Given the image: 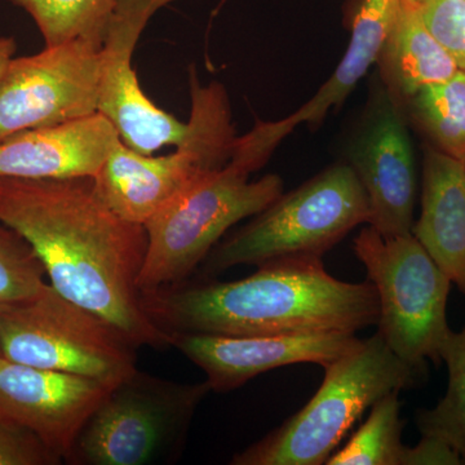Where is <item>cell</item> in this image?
I'll return each instance as SVG.
<instances>
[{
	"mask_svg": "<svg viewBox=\"0 0 465 465\" xmlns=\"http://www.w3.org/2000/svg\"><path fill=\"white\" fill-rule=\"evenodd\" d=\"M375 85L344 162L365 189L367 224L385 237L411 234L418 174L410 125L381 84Z\"/></svg>",
	"mask_w": 465,
	"mask_h": 465,
	"instance_id": "cell-12",
	"label": "cell"
},
{
	"mask_svg": "<svg viewBox=\"0 0 465 465\" xmlns=\"http://www.w3.org/2000/svg\"><path fill=\"white\" fill-rule=\"evenodd\" d=\"M113 387L0 357V418L32 432L65 463L82 428Z\"/></svg>",
	"mask_w": 465,
	"mask_h": 465,
	"instance_id": "cell-13",
	"label": "cell"
},
{
	"mask_svg": "<svg viewBox=\"0 0 465 465\" xmlns=\"http://www.w3.org/2000/svg\"><path fill=\"white\" fill-rule=\"evenodd\" d=\"M0 357H3V356H2V351H0Z\"/></svg>",
	"mask_w": 465,
	"mask_h": 465,
	"instance_id": "cell-28",
	"label": "cell"
},
{
	"mask_svg": "<svg viewBox=\"0 0 465 465\" xmlns=\"http://www.w3.org/2000/svg\"><path fill=\"white\" fill-rule=\"evenodd\" d=\"M176 0H116L100 48L99 113L121 142L152 155L182 142L188 124L146 96L133 65L134 50L150 18Z\"/></svg>",
	"mask_w": 465,
	"mask_h": 465,
	"instance_id": "cell-11",
	"label": "cell"
},
{
	"mask_svg": "<svg viewBox=\"0 0 465 465\" xmlns=\"http://www.w3.org/2000/svg\"><path fill=\"white\" fill-rule=\"evenodd\" d=\"M100 48L75 41L15 56L0 78V143L99 113Z\"/></svg>",
	"mask_w": 465,
	"mask_h": 465,
	"instance_id": "cell-10",
	"label": "cell"
},
{
	"mask_svg": "<svg viewBox=\"0 0 465 465\" xmlns=\"http://www.w3.org/2000/svg\"><path fill=\"white\" fill-rule=\"evenodd\" d=\"M24 9L45 47L81 41L101 48L116 0H8Z\"/></svg>",
	"mask_w": 465,
	"mask_h": 465,
	"instance_id": "cell-20",
	"label": "cell"
},
{
	"mask_svg": "<svg viewBox=\"0 0 465 465\" xmlns=\"http://www.w3.org/2000/svg\"><path fill=\"white\" fill-rule=\"evenodd\" d=\"M0 222L23 235L61 295L115 324L137 347H171L153 322L137 281L148 237L143 225L116 215L94 177L0 176Z\"/></svg>",
	"mask_w": 465,
	"mask_h": 465,
	"instance_id": "cell-1",
	"label": "cell"
},
{
	"mask_svg": "<svg viewBox=\"0 0 465 465\" xmlns=\"http://www.w3.org/2000/svg\"><path fill=\"white\" fill-rule=\"evenodd\" d=\"M442 362L448 366V390L433 409L418 411L416 424L421 436L448 443L465 464V326L450 336Z\"/></svg>",
	"mask_w": 465,
	"mask_h": 465,
	"instance_id": "cell-22",
	"label": "cell"
},
{
	"mask_svg": "<svg viewBox=\"0 0 465 465\" xmlns=\"http://www.w3.org/2000/svg\"><path fill=\"white\" fill-rule=\"evenodd\" d=\"M425 145L465 162V73L416 92L403 108Z\"/></svg>",
	"mask_w": 465,
	"mask_h": 465,
	"instance_id": "cell-19",
	"label": "cell"
},
{
	"mask_svg": "<svg viewBox=\"0 0 465 465\" xmlns=\"http://www.w3.org/2000/svg\"><path fill=\"white\" fill-rule=\"evenodd\" d=\"M265 164L238 136L224 167L193 183L150 217L143 225L148 244L137 281L140 292L189 281L232 226L258 215L282 194L278 174L251 180Z\"/></svg>",
	"mask_w": 465,
	"mask_h": 465,
	"instance_id": "cell-3",
	"label": "cell"
},
{
	"mask_svg": "<svg viewBox=\"0 0 465 465\" xmlns=\"http://www.w3.org/2000/svg\"><path fill=\"white\" fill-rule=\"evenodd\" d=\"M400 2L363 0L354 17L347 51L332 75L302 108L286 118L271 122V128L278 140L283 142L300 124L318 127L330 110L344 103L358 82L369 72L370 66L376 63Z\"/></svg>",
	"mask_w": 465,
	"mask_h": 465,
	"instance_id": "cell-18",
	"label": "cell"
},
{
	"mask_svg": "<svg viewBox=\"0 0 465 465\" xmlns=\"http://www.w3.org/2000/svg\"><path fill=\"white\" fill-rule=\"evenodd\" d=\"M365 189L344 161L324 168L225 235L202 262L203 278L240 265L283 259H323L336 244L369 223Z\"/></svg>",
	"mask_w": 465,
	"mask_h": 465,
	"instance_id": "cell-5",
	"label": "cell"
},
{
	"mask_svg": "<svg viewBox=\"0 0 465 465\" xmlns=\"http://www.w3.org/2000/svg\"><path fill=\"white\" fill-rule=\"evenodd\" d=\"M420 202L411 234L465 295V162L425 145Z\"/></svg>",
	"mask_w": 465,
	"mask_h": 465,
	"instance_id": "cell-16",
	"label": "cell"
},
{
	"mask_svg": "<svg viewBox=\"0 0 465 465\" xmlns=\"http://www.w3.org/2000/svg\"><path fill=\"white\" fill-rule=\"evenodd\" d=\"M137 348L115 324L50 282L32 299L0 305V351L14 362L115 385L137 369Z\"/></svg>",
	"mask_w": 465,
	"mask_h": 465,
	"instance_id": "cell-9",
	"label": "cell"
},
{
	"mask_svg": "<svg viewBox=\"0 0 465 465\" xmlns=\"http://www.w3.org/2000/svg\"><path fill=\"white\" fill-rule=\"evenodd\" d=\"M17 43L12 36H0V78L5 74L9 61L15 57Z\"/></svg>",
	"mask_w": 465,
	"mask_h": 465,
	"instance_id": "cell-27",
	"label": "cell"
},
{
	"mask_svg": "<svg viewBox=\"0 0 465 465\" xmlns=\"http://www.w3.org/2000/svg\"><path fill=\"white\" fill-rule=\"evenodd\" d=\"M375 64L382 88L402 112L416 92L459 70L406 0L400 2Z\"/></svg>",
	"mask_w": 465,
	"mask_h": 465,
	"instance_id": "cell-17",
	"label": "cell"
},
{
	"mask_svg": "<svg viewBox=\"0 0 465 465\" xmlns=\"http://www.w3.org/2000/svg\"><path fill=\"white\" fill-rule=\"evenodd\" d=\"M171 347L206 374L211 391L240 390L256 376L298 363L324 367L361 344L356 333L223 336L170 333Z\"/></svg>",
	"mask_w": 465,
	"mask_h": 465,
	"instance_id": "cell-14",
	"label": "cell"
},
{
	"mask_svg": "<svg viewBox=\"0 0 465 465\" xmlns=\"http://www.w3.org/2000/svg\"><path fill=\"white\" fill-rule=\"evenodd\" d=\"M206 381L179 382L134 370L106 394L82 428L65 463L153 465L182 455Z\"/></svg>",
	"mask_w": 465,
	"mask_h": 465,
	"instance_id": "cell-7",
	"label": "cell"
},
{
	"mask_svg": "<svg viewBox=\"0 0 465 465\" xmlns=\"http://www.w3.org/2000/svg\"><path fill=\"white\" fill-rule=\"evenodd\" d=\"M465 73V0H406Z\"/></svg>",
	"mask_w": 465,
	"mask_h": 465,
	"instance_id": "cell-24",
	"label": "cell"
},
{
	"mask_svg": "<svg viewBox=\"0 0 465 465\" xmlns=\"http://www.w3.org/2000/svg\"><path fill=\"white\" fill-rule=\"evenodd\" d=\"M403 427L400 391H391L376 401L365 423L326 464L402 465L407 448L402 442Z\"/></svg>",
	"mask_w": 465,
	"mask_h": 465,
	"instance_id": "cell-21",
	"label": "cell"
},
{
	"mask_svg": "<svg viewBox=\"0 0 465 465\" xmlns=\"http://www.w3.org/2000/svg\"><path fill=\"white\" fill-rule=\"evenodd\" d=\"M63 463L38 437L0 418V465H57Z\"/></svg>",
	"mask_w": 465,
	"mask_h": 465,
	"instance_id": "cell-25",
	"label": "cell"
},
{
	"mask_svg": "<svg viewBox=\"0 0 465 465\" xmlns=\"http://www.w3.org/2000/svg\"><path fill=\"white\" fill-rule=\"evenodd\" d=\"M189 90L188 130L174 152L145 155L119 142L94 176L101 200L127 222L145 225L183 189L231 161L238 134L225 85L202 84L191 66Z\"/></svg>",
	"mask_w": 465,
	"mask_h": 465,
	"instance_id": "cell-6",
	"label": "cell"
},
{
	"mask_svg": "<svg viewBox=\"0 0 465 465\" xmlns=\"http://www.w3.org/2000/svg\"><path fill=\"white\" fill-rule=\"evenodd\" d=\"M379 300L378 332L410 366H440L452 331L448 322L451 281L414 235L385 237L366 226L353 241Z\"/></svg>",
	"mask_w": 465,
	"mask_h": 465,
	"instance_id": "cell-8",
	"label": "cell"
},
{
	"mask_svg": "<svg viewBox=\"0 0 465 465\" xmlns=\"http://www.w3.org/2000/svg\"><path fill=\"white\" fill-rule=\"evenodd\" d=\"M47 273L29 242L0 222V305L38 295Z\"/></svg>",
	"mask_w": 465,
	"mask_h": 465,
	"instance_id": "cell-23",
	"label": "cell"
},
{
	"mask_svg": "<svg viewBox=\"0 0 465 465\" xmlns=\"http://www.w3.org/2000/svg\"><path fill=\"white\" fill-rule=\"evenodd\" d=\"M142 304L167 333H357L379 321L372 283L338 280L326 271L323 259L275 260L231 282L203 278L143 291Z\"/></svg>",
	"mask_w": 465,
	"mask_h": 465,
	"instance_id": "cell-2",
	"label": "cell"
},
{
	"mask_svg": "<svg viewBox=\"0 0 465 465\" xmlns=\"http://www.w3.org/2000/svg\"><path fill=\"white\" fill-rule=\"evenodd\" d=\"M307 405L232 458V465L326 464L353 425L391 391L415 390L428 378L401 360L378 332L323 367Z\"/></svg>",
	"mask_w": 465,
	"mask_h": 465,
	"instance_id": "cell-4",
	"label": "cell"
},
{
	"mask_svg": "<svg viewBox=\"0 0 465 465\" xmlns=\"http://www.w3.org/2000/svg\"><path fill=\"white\" fill-rule=\"evenodd\" d=\"M119 142L121 137L114 125L100 113L25 131L0 143V176L94 177Z\"/></svg>",
	"mask_w": 465,
	"mask_h": 465,
	"instance_id": "cell-15",
	"label": "cell"
},
{
	"mask_svg": "<svg viewBox=\"0 0 465 465\" xmlns=\"http://www.w3.org/2000/svg\"><path fill=\"white\" fill-rule=\"evenodd\" d=\"M460 455L451 446L434 437L421 436L418 445L407 446L402 465H459Z\"/></svg>",
	"mask_w": 465,
	"mask_h": 465,
	"instance_id": "cell-26",
	"label": "cell"
}]
</instances>
